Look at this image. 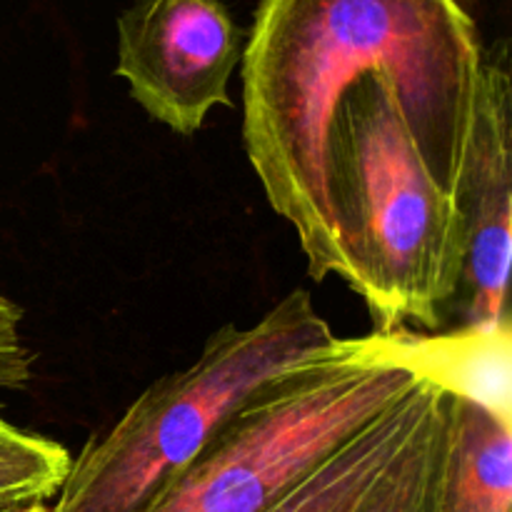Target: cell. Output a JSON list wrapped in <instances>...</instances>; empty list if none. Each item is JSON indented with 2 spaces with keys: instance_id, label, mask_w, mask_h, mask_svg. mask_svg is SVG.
I'll return each instance as SVG.
<instances>
[{
  "instance_id": "cell-1",
  "label": "cell",
  "mask_w": 512,
  "mask_h": 512,
  "mask_svg": "<svg viewBox=\"0 0 512 512\" xmlns=\"http://www.w3.org/2000/svg\"><path fill=\"white\" fill-rule=\"evenodd\" d=\"M483 55L458 0H260L240 60L243 145L315 283L343 273L328 143L345 93L365 78L388 80L415 148L453 198Z\"/></svg>"
},
{
  "instance_id": "cell-2",
  "label": "cell",
  "mask_w": 512,
  "mask_h": 512,
  "mask_svg": "<svg viewBox=\"0 0 512 512\" xmlns=\"http://www.w3.org/2000/svg\"><path fill=\"white\" fill-rule=\"evenodd\" d=\"M328 195L340 278L368 305L375 333L438 330L458 298L463 230L385 78L360 80L335 110Z\"/></svg>"
},
{
  "instance_id": "cell-3",
  "label": "cell",
  "mask_w": 512,
  "mask_h": 512,
  "mask_svg": "<svg viewBox=\"0 0 512 512\" xmlns=\"http://www.w3.org/2000/svg\"><path fill=\"white\" fill-rule=\"evenodd\" d=\"M425 373L400 335L335 338L250 395L148 512H263Z\"/></svg>"
},
{
  "instance_id": "cell-4",
  "label": "cell",
  "mask_w": 512,
  "mask_h": 512,
  "mask_svg": "<svg viewBox=\"0 0 512 512\" xmlns=\"http://www.w3.org/2000/svg\"><path fill=\"white\" fill-rule=\"evenodd\" d=\"M333 340L303 288L253 328L223 325L193 365L148 385L103 435L85 443L50 512H148L250 395Z\"/></svg>"
},
{
  "instance_id": "cell-5",
  "label": "cell",
  "mask_w": 512,
  "mask_h": 512,
  "mask_svg": "<svg viewBox=\"0 0 512 512\" xmlns=\"http://www.w3.org/2000/svg\"><path fill=\"white\" fill-rule=\"evenodd\" d=\"M245 38L223 0H133L118 15L115 75L150 118L195 135L215 108H233Z\"/></svg>"
},
{
  "instance_id": "cell-6",
  "label": "cell",
  "mask_w": 512,
  "mask_h": 512,
  "mask_svg": "<svg viewBox=\"0 0 512 512\" xmlns=\"http://www.w3.org/2000/svg\"><path fill=\"white\" fill-rule=\"evenodd\" d=\"M453 203L463 230V275L455 298L460 328L495 335L508 330L512 258V88L505 43L483 55L473 128Z\"/></svg>"
},
{
  "instance_id": "cell-7",
  "label": "cell",
  "mask_w": 512,
  "mask_h": 512,
  "mask_svg": "<svg viewBox=\"0 0 512 512\" xmlns=\"http://www.w3.org/2000/svg\"><path fill=\"white\" fill-rule=\"evenodd\" d=\"M438 383L425 373L398 403L263 512H353L420 423Z\"/></svg>"
},
{
  "instance_id": "cell-8",
  "label": "cell",
  "mask_w": 512,
  "mask_h": 512,
  "mask_svg": "<svg viewBox=\"0 0 512 512\" xmlns=\"http://www.w3.org/2000/svg\"><path fill=\"white\" fill-rule=\"evenodd\" d=\"M438 512H512V430L505 410L453 388Z\"/></svg>"
},
{
  "instance_id": "cell-9",
  "label": "cell",
  "mask_w": 512,
  "mask_h": 512,
  "mask_svg": "<svg viewBox=\"0 0 512 512\" xmlns=\"http://www.w3.org/2000/svg\"><path fill=\"white\" fill-rule=\"evenodd\" d=\"M450 400L453 385L440 380L420 423L353 512H438Z\"/></svg>"
},
{
  "instance_id": "cell-10",
  "label": "cell",
  "mask_w": 512,
  "mask_h": 512,
  "mask_svg": "<svg viewBox=\"0 0 512 512\" xmlns=\"http://www.w3.org/2000/svg\"><path fill=\"white\" fill-rule=\"evenodd\" d=\"M73 455L58 440L18 428L0 408V508L50 505L68 478Z\"/></svg>"
},
{
  "instance_id": "cell-11",
  "label": "cell",
  "mask_w": 512,
  "mask_h": 512,
  "mask_svg": "<svg viewBox=\"0 0 512 512\" xmlns=\"http://www.w3.org/2000/svg\"><path fill=\"white\" fill-rule=\"evenodd\" d=\"M33 365L35 358L23 340V310L0 293V398L28 388Z\"/></svg>"
},
{
  "instance_id": "cell-12",
  "label": "cell",
  "mask_w": 512,
  "mask_h": 512,
  "mask_svg": "<svg viewBox=\"0 0 512 512\" xmlns=\"http://www.w3.org/2000/svg\"><path fill=\"white\" fill-rule=\"evenodd\" d=\"M0 512H50V505H15V508H0Z\"/></svg>"
}]
</instances>
